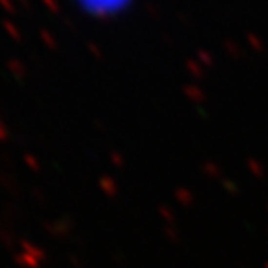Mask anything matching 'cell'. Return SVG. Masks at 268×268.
I'll use <instances>...</instances> for the list:
<instances>
[{
  "instance_id": "1",
  "label": "cell",
  "mask_w": 268,
  "mask_h": 268,
  "mask_svg": "<svg viewBox=\"0 0 268 268\" xmlns=\"http://www.w3.org/2000/svg\"><path fill=\"white\" fill-rule=\"evenodd\" d=\"M75 4L93 17H115L133 6V0H75Z\"/></svg>"
}]
</instances>
